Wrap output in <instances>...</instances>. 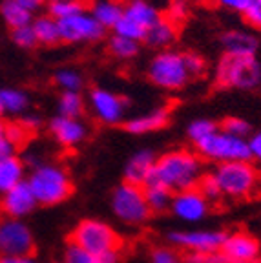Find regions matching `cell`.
<instances>
[{
	"instance_id": "6da1fadb",
	"label": "cell",
	"mask_w": 261,
	"mask_h": 263,
	"mask_svg": "<svg viewBox=\"0 0 261 263\" xmlns=\"http://www.w3.org/2000/svg\"><path fill=\"white\" fill-rule=\"evenodd\" d=\"M203 176L204 161L199 157V154L181 148L155 157L150 179L166 186L170 192H181V190L196 189Z\"/></svg>"
},
{
	"instance_id": "7a4b0ae2",
	"label": "cell",
	"mask_w": 261,
	"mask_h": 263,
	"mask_svg": "<svg viewBox=\"0 0 261 263\" xmlns=\"http://www.w3.org/2000/svg\"><path fill=\"white\" fill-rule=\"evenodd\" d=\"M217 181L223 199H252L261 194V172L252 161L219 163L210 172Z\"/></svg>"
},
{
	"instance_id": "3957f363",
	"label": "cell",
	"mask_w": 261,
	"mask_h": 263,
	"mask_svg": "<svg viewBox=\"0 0 261 263\" xmlns=\"http://www.w3.org/2000/svg\"><path fill=\"white\" fill-rule=\"evenodd\" d=\"M26 183L31 189L39 206L61 205L73 194V181L68 170L57 163H42L31 168Z\"/></svg>"
},
{
	"instance_id": "277c9868",
	"label": "cell",
	"mask_w": 261,
	"mask_h": 263,
	"mask_svg": "<svg viewBox=\"0 0 261 263\" xmlns=\"http://www.w3.org/2000/svg\"><path fill=\"white\" fill-rule=\"evenodd\" d=\"M214 81L217 86L229 90L250 91L261 84V62L252 57H234L223 55L214 68Z\"/></svg>"
},
{
	"instance_id": "5b68a950",
	"label": "cell",
	"mask_w": 261,
	"mask_h": 263,
	"mask_svg": "<svg viewBox=\"0 0 261 263\" xmlns=\"http://www.w3.org/2000/svg\"><path fill=\"white\" fill-rule=\"evenodd\" d=\"M69 243L95 256H108L119 254L123 239L110 223L95 218H86L73 227L69 234Z\"/></svg>"
},
{
	"instance_id": "8992f818",
	"label": "cell",
	"mask_w": 261,
	"mask_h": 263,
	"mask_svg": "<svg viewBox=\"0 0 261 263\" xmlns=\"http://www.w3.org/2000/svg\"><path fill=\"white\" fill-rule=\"evenodd\" d=\"M148 81L164 91H179L192 81L184 64V53L176 49H161L150 59L146 68Z\"/></svg>"
},
{
	"instance_id": "52a82bcc",
	"label": "cell",
	"mask_w": 261,
	"mask_h": 263,
	"mask_svg": "<svg viewBox=\"0 0 261 263\" xmlns=\"http://www.w3.org/2000/svg\"><path fill=\"white\" fill-rule=\"evenodd\" d=\"M110 209L115 218L126 227H141L152 218V210L146 205L143 186L132 185L126 181L114 189Z\"/></svg>"
},
{
	"instance_id": "ba28073f",
	"label": "cell",
	"mask_w": 261,
	"mask_h": 263,
	"mask_svg": "<svg viewBox=\"0 0 261 263\" xmlns=\"http://www.w3.org/2000/svg\"><path fill=\"white\" fill-rule=\"evenodd\" d=\"M196 146V152L201 159H207L210 163H232V161H250L249 144L243 137H236L229 132L217 128L208 137L199 141Z\"/></svg>"
},
{
	"instance_id": "9c48e42d",
	"label": "cell",
	"mask_w": 261,
	"mask_h": 263,
	"mask_svg": "<svg viewBox=\"0 0 261 263\" xmlns=\"http://www.w3.org/2000/svg\"><path fill=\"white\" fill-rule=\"evenodd\" d=\"M227 232L219 229H177L166 234V241L174 249L183 251L187 254H210L221 249Z\"/></svg>"
},
{
	"instance_id": "30bf717a",
	"label": "cell",
	"mask_w": 261,
	"mask_h": 263,
	"mask_svg": "<svg viewBox=\"0 0 261 263\" xmlns=\"http://www.w3.org/2000/svg\"><path fill=\"white\" fill-rule=\"evenodd\" d=\"M88 104H90L95 121L104 126L121 124L128 111V99L102 86H95L88 93Z\"/></svg>"
},
{
	"instance_id": "8fae6325",
	"label": "cell",
	"mask_w": 261,
	"mask_h": 263,
	"mask_svg": "<svg viewBox=\"0 0 261 263\" xmlns=\"http://www.w3.org/2000/svg\"><path fill=\"white\" fill-rule=\"evenodd\" d=\"M35 234L24 219H0V254L24 256L35 252Z\"/></svg>"
},
{
	"instance_id": "7c38bea8",
	"label": "cell",
	"mask_w": 261,
	"mask_h": 263,
	"mask_svg": "<svg viewBox=\"0 0 261 263\" xmlns=\"http://www.w3.org/2000/svg\"><path fill=\"white\" fill-rule=\"evenodd\" d=\"M57 22L59 31H61V42H64V44L99 42L106 33V29L94 18L90 9H84L81 13L66 16V18H61Z\"/></svg>"
},
{
	"instance_id": "4fadbf2b",
	"label": "cell",
	"mask_w": 261,
	"mask_h": 263,
	"mask_svg": "<svg viewBox=\"0 0 261 263\" xmlns=\"http://www.w3.org/2000/svg\"><path fill=\"white\" fill-rule=\"evenodd\" d=\"M212 203L199 192V189H188L174 192L170 203V214L184 225H197L208 218Z\"/></svg>"
},
{
	"instance_id": "5bb4252c",
	"label": "cell",
	"mask_w": 261,
	"mask_h": 263,
	"mask_svg": "<svg viewBox=\"0 0 261 263\" xmlns=\"http://www.w3.org/2000/svg\"><path fill=\"white\" fill-rule=\"evenodd\" d=\"M219 252L227 263H257L261 259V243L250 232L234 230L227 232Z\"/></svg>"
},
{
	"instance_id": "9a60e30c",
	"label": "cell",
	"mask_w": 261,
	"mask_h": 263,
	"mask_svg": "<svg viewBox=\"0 0 261 263\" xmlns=\"http://www.w3.org/2000/svg\"><path fill=\"white\" fill-rule=\"evenodd\" d=\"M37 199L26 181H22L21 185L13 186L11 190L0 196V212L4 218L24 219L31 216L37 210Z\"/></svg>"
},
{
	"instance_id": "2e32d148",
	"label": "cell",
	"mask_w": 261,
	"mask_h": 263,
	"mask_svg": "<svg viewBox=\"0 0 261 263\" xmlns=\"http://www.w3.org/2000/svg\"><path fill=\"white\" fill-rule=\"evenodd\" d=\"M49 134L64 148H77L82 144L90 134L88 124L82 117H64V115H55L48 124Z\"/></svg>"
},
{
	"instance_id": "e0dca14e",
	"label": "cell",
	"mask_w": 261,
	"mask_h": 263,
	"mask_svg": "<svg viewBox=\"0 0 261 263\" xmlns=\"http://www.w3.org/2000/svg\"><path fill=\"white\" fill-rule=\"evenodd\" d=\"M170 117H172L170 108L157 106L130 117L124 123V128H126V132L132 134V136H146V134H152V132L163 130L170 123Z\"/></svg>"
},
{
	"instance_id": "ac0fdd59",
	"label": "cell",
	"mask_w": 261,
	"mask_h": 263,
	"mask_svg": "<svg viewBox=\"0 0 261 263\" xmlns=\"http://www.w3.org/2000/svg\"><path fill=\"white\" fill-rule=\"evenodd\" d=\"M221 46L225 55L234 57H252L259 49V39L256 33L245 31V29H229L221 35Z\"/></svg>"
},
{
	"instance_id": "d6986e66",
	"label": "cell",
	"mask_w": 261,
	"mask_h": 263,
	"mask_svg": "<svg viewBox=\"0 0 261 263\" xmlns=\"http://www.w3.org/2000/svg\"><path fill=\"white\" fill-rule=\"evenodd\" d=\"M155 154L152 150H137L134 152L128 161L124 163V168H123V177L126 183H132V185H139L143 186L152 176V170H154V164H155Z\"/></svg>"
},
{
	"instance_id": "ffe728a7",
	"label": "cell",
	"mask_w": 261,
	"mask_h": 263,
	"mask_svg": "<svg viewBox=\"0 0 261 263\" xmlns=\"http://www.w3.org/2000/svg\"><path fill=\"white\" fill-rule=\"evenodd\" d=\"M177 41V26L174 22H170L166 16L161 15V18L155 22L154 26H150L144 35L143 42L152 49H170V46Z\"/></svg>"
},
{
	"instance_id": "44dd1931",
	"label": "cell",
	"mask_w": 261,
	"mask_h": 263,
	"mask_svg": "<svg viewBox=\"0 0 261 263\" xmlns=\"http://www.w3.org/2000/svg\"><path fill=\"white\" fill-rule=\"evenodd\" d=\"M28 177V166L18 154L0 161V196L11 190L13 186L21 185Z\"/></svg>"
},
{
	"instance_id": "7402d4cb",
	"label": "cell",
	"mask_w": 261,
	"mask_h": 263,
	"mask_svg": "<svg viewBox=\"0 0 261 263\" xmlns=\"http://www.w3.org/2000/svg\"><path fill=\"white\" fill-rule=\"evenodd\" d=\"M123 15L126 18H130L132 22H135L137 26H141L143 29H146V31L150 26H154L161 18L159 9L148 0H128L124 4Z\"/></svg>"
},
{
	"instance_id": "603a6c76",
	"label": "cell",
	"mask_w": 261,
	"mask_h": 263,
	"mask_svg": "<svg viewBox=\"0 0 261 263\" xmlns=\"http://www.w3.org/2000/svg\"><path fill=\"white\" fill-rule=\"evenodd\" d=\"M90 13L104 29H114L124 13V4L121 0H94Z\"/></svg>"
},
{
	"instance_id": "cb8c5ba5",
	"label": "cell",
	"mask_w": 261,
	"mask_h": 263,
	"mask_svg": "<svg viewBox=\"0 0 261 263\" xmlns=\"http://www.w3.org/2000/svg\"><path fill=\"white\" fill-rule=\"evenodd\" d=\"M143 192H144V199H146V205L152 210V214H163L170 209L174 192H170L161 183L152 179L146 181L143 185Z\"/></svg>"
},
{
	"instance_id": "d4e9b609",
	"label": "cell",
	"mask_w": 261,
	"mask_h": 263,
	"mask_svg": "<svg viewBox=\"0 0 261 263\" xmlns=\"http://www.w3.org/2000/svg\"><path fill=\"white\" fill-rule=\"evenodd\" d=\"M31 28L35 31V37L41 46H57L61 44V31H59V22L51 15L35 16L31 22Z\"/></svg>"
},
{
	"instance_id": "484cf974",
	"label": "cell",
	"mask_w": 261,
	"mask_h": 263,
	"mask_svg": "<svg viewBox=\"0 0 261 263\" xmlns=\"http://www.w3.org/2000/svg\"><path fill=\"white\" fill-rule=\"evenodd\" d=\"M33 15H35V13L28 11V9L18 4L16 0H2V2H0V16H2V21H4V24L8 26L9 29L31 24L33 18H35Z\"/></svg>"
},
{
	"instance_id": "4316f807",
	"label": "cell",
	"mask_w": 261,
	"mask_h": 263,
	"mask_svg": "<svg viewBox=\"0 0 261 263\" xmlns=\"http://www.w3.org/2000/svg\"><path fill=\"white\" fill-rule=\"evenodd\" d=\"M0 103L4 108V114L9 115H24L29 108V95L28 91L21 88H0Z\"/></svg>"
},
{
	"instance_id": "83f0119b",
	"label": "cell",
	"mask_w": 261,
	"mask_h": 263,
	"mask_svg": "<svg viewBox=\"0 0 261 263\" xmlns=\"http://www.w3.org/2000/svg\"><path fill=\"white\" fill-rule=\"evenodd\" d=\"M141 42L132 41V39L121 37V35H111L108 39V51L115 61H132L139 55Z\"/></svg>"
},
{
	"instance_id": "f1b7e54d",
	"label": "cell",
	"mask_w": 261,
	"mask_h": 263,
	"mask_svg": "<svg viewBox=\"0 0 261 263\" xmlns=\"http://www.w3.org/2000/svg\"><path fill=\"white\" fill-rule=\"evenodd\" d=\"M86 110V99L81 91H61L57 99V114L64 117H82Z\"/></svg>"
},
{
	"instance_id": "f546056e",
	"label": "cell",
	"mask_w": 261,
	"mask_h": 263,
	"mask_svg": "<svg viewBox=\"0 0 261 263\" xmlns=\"http://www.w3.org/2000/svg\"><path fill=\"white\" fill-rule=\"evenodd\" d=\"M62 259L66 263H119V254L95 256L91 252L81 249V247L73 245V243H68Z\"/></svg>"
},
{
	"instance_id": "4dcf8cb0",
	"label": "cell",
	"mask_w": 261,
	"mask_h": 263,
	"mask_svg": "<svg viewBox=\"0 0 261 263\" xmlns=\"http://www.w3.org/2000/svg\"><path fill=\"white\" fill-rule=\"evenodd\" d=\"M53 81L57 84V88H61L62 91H81L84 86V77L79 70L75 68H61L55 71Z\"/></svg>"
},
{
	"instance_id": "1f68e13d",
	"label": "cell",
	"mask_w": 261,
	"mask_h": 263,
	"mask_svg": "<svg viewBox=\"0 0 261 263\" xmlns=\"http://www.w3.org/2000/svg\"><path fill=\"white\" fill-rule=\"evenodd\" d=\"M217 123L212 119H207V117H199V119H194L192 123H188L187 126V137L192 141V144H197L199 141H203L204 137H208L212 132L217 130Z\"/></svg>"
},
{
	"instance_id": "d6a6232c",
	"label": "cell",
	"mask_w": 261,
	"mask_h": 263,
	"mask_svg": "<svg viewBox=\"0 0 261 263\" xmlns=\"http://www.w3.org/2000/svg\"><path fill=\"white\" fill-rule=\"evenodd\" d=\"M86 6L82 0H69V2H48V15L61 21L66 16H71L75 13L84 11Z\"/></svg>"
},
{
	"instance_id": "836d02e7",
	"label": "cell",
	"mask_w": 261,
	"mask_h": 263,
	"mask_svg": "<svg viewBox=\"0 0 261 263\" xmlns=\"http://www.w3.org/2000/svg\"><path fill=\"white\" fill-rule=\"evenodd\" d=\"M11 42L21 49H35L39 46L37 37H35V31H33L31 24L22 26V28H15L11 29Z\"/></svg>"
},
{
	"instance_id": "e575fe53",
	"label": "cell",
	"mask_w": 261,
	"mask_h": 263,
	"mask_svg": "<svg viewBox=\"0 0 261 263\" xmlns=\"http://www.w3.org/2000/svg\"><path fill=\"white\" fill-rule=\"evenodd\" d=\"M150 263H184V258L172 245H161L152 249Z\"/></svg>"
},
{
	"instance_id": "d590c367",
	"label": "cell",
	"mask_w": 261,
	"mask_h": 263,
	"mask_svg": "<svg viewBox=\"0 0 261 263\" xmlns=\"http://www.w3.org/2000/svg\"><path fill=\"white\" fill-rule=\"evenodd\" d=\"M197 189H199V192L203 194L212 205L214 203H219L221 199H223V194H221V190H219V185H217V181L214 179V176L210 172H204V176L201 177Z\"/></svg>"
},
{
	"instance_id": "8d00e7d4",
	"label": "cell",
	"mask_w": 261,
	"mask_h": 263,
	"mask_svg": "<svg viewBox=\"0 0 261 263\" xmlns=\"http://www.w3.org/2000/svg\"><path fill=\"white\" fill-rule=\"evenodd\" d=\"M219 128L236 137H243V139H247V137L250 136V132H252L250 123L243 119V117H227V119L221 123Z\"/></svg>"
},
{
	"instance_id": "74e56055",
	"label": "cell",
	"mask_w": 261,
	"mask_h": 263,
	"mask_svg": "<svg viewBox=\"0 0 261 263\" xmlns=\"http://www.w3.org/2000/svg\"><path fill=\"white\" fill-rule=\"evenodd\" d=\"M188 15H190V4H188V0H172L170 4H168L166 15L164 16L179 28V24H183V22L187 21Z\"/></svg>"
},
{
	"instance_id": "f35d334b",
	"label": "cell",
	"mask_w": 261,
	"mask_h": 263,
	"mask_svg": "<svg viewBox=\"0 0 261 263\" xmlns=\"http://www.w3.org/2000/svg\"><path fill=\"white\" fill-rule=\"evenodd\" d=\"M29 136H31V132L26 130V128L22 126L21 121H18V123H8V124H6V134H4V137L8 141H11L13 144H15L16 150H18V148H22L26 143H28Z\"/></svg>"
},
{
	"instance_id": "ab89813d",
	"label": "cell",
	"mask_w": 261,
	"mask_h": 263,
	"mask_svg": "<svg viewBox=\"0 0 261 263\" xmlns=\"http://www.w3.org/2000/svg\"><path fill=\"white\" fill-rule=\"evenodd\" d=\"M241 16L250 29L261 31V0H249V4L241 11Z\"/></svg>"
},
{
	"instance_id": "60d3db41",
	"label": "cell",
	"mask_w": 261,
	"mask_h": 263,
	"mask_svg": "<svg viewBox=\"0 0 261 263\" xmlns=\"http://www.w3.org/2000/svg\"><path fill=\"white\" fill-rule=\"evenodd\" d=\"M184 64H187V70L190 79H199L207 71V61L201 57L199 53H194V51H188L184 53Z\"/></svg>"
},
{
	"instance_id": "b9f144b4",
	"label": "cell",
	"mask_w": 261,
	"mask_h": 263,
	"mask_svg": "<svg viewBox=\"0 0 261 263\" xmlns=\"http://www.w3.org/2000/svg\"><path fill=\"white\" fill-rule=\"evenodd\" d=\"M247 144H249L250 161L261 164V130L250 132V136L247 137Z\"/></svg>"
},
{
	"instance_id": "7bdbcfd3",
	"label": "cell",
	"mask_w": 261,
	"mask_h": 263,
	"mask_svg": "<svg viewBox=\"0 0 261 263\" xmlns=\"http://www.w3.org/2000/svg\"><path fill=\"white\" fill-rule=\"evenodd\" d=\"M21 123L28 132H37L42 128L44 121H42V117L39 114H28V111H26V114L21 117Z\"/></svg>"
},
{
	"instance_id": "ee69618b",
	"label": "cell",
	"mask_w": 261,
	"mask_h": 263,
	"mask_svg": "<svg viewBox=\"0 0 261 263\" xmlns=\"http://www.w3.org/2000/svg\"><path fill=\"white\" fill-rule=\"evenodd\" d=\"M247 4H249V0H216V6L232 13H241Z\"/></svg>"
},
{
	"instance_id": "f6af8a7d",
	"label": "cell",
	"mask_w": 261,
	"mask_h": 263,
	"mask_svg": "<svg viewBox=\"0 0 261 263\" xmlns=\"http://www.w3.org/2000/svg\"><path fill=\"white\" fill-rule=\"evenodd\" d=\"M0 263H39L35 254H24V256H2L0 254Z\"/></svg>"
},
{
	"instance_id": "bcb514c9",
	"label": "cell",
	"mask_w": 261,
	"mask_h": 263,
	"mask_svg": "<svg viewBox=\"0 0 261 263\" xmlns=\"http://www.w3.org/2000/svg\"><path fill=\"white\" fill-rule=\"evenodd\" d=\"M16 154V148L11 141H8L6 137H0V161L6 159V157H11Z\"/></svg>"
},
{
	"instance_id": "7dc6e473",
	"label": "cell",
	"mask_w": 261,
	"mask_h": 263,
	"mask_svg": "<svg viewBox=\"0 0 261 263\" xmlns=\"http://www.w3.org/2000/svg\"><path fill=\"white\" fill-rule=\"evenodd\" d=\"M21 6H24L28 11H31V13H35V11H39V9L44 6V0H16Z\"/></svg>"
},
{
	"instance_id": "c3c4849f",
	"label": "cell",
	"mask_w": 261,
	"mask_h": 263,
	"mask_svg": "<svg viewBox=\"0 0 261 263\" xmlns=\"http://www.w3.org/2000/svg\"><path fill=\"white\" fill-rule=\"evenodd\" d=\"M6 121L2 119V117H0V137H4V134H6Z\"/></svg>"
},
{
	"instance_id": "681fc988",
	"label": "cell",
	"mask_w": 261,
	"mask_h": 263,
	"mask_svg": "<svg viewBox=\"0 0 261 263\" xmlns=\"http://www.w3.org/2000/svg\"><path fill=\"white\" fill-rule=\"evenodd\" d=\"M48 263H66L64 259H51V261H48Z\"/></svg>"
},
{
	"instance_id": "f907efd6",
	"label": "cell",
	"mask_w": 261,
	"mask_h": 263,
	"mask_svg": "<svg viewBox=\"0 0 261 263\" xmlns=\"http://www.w3.org/2000/svg\"><path fill=\"white\" fill-rule=\"evenodd\" d=\"M204 4H216V0H203Z\"/></svg>"
},
{
	"instance_id": "816d5d0a",
	"label": "cell",
	"mask_w": 261,
	"mask_h": 263,
	"mask_svg": "<svg viewBox=\"0 0 261 263\" xmlns=\"http://www.w3.org/2000/svg\"><path fill=\"white\" fill-rule=\"evenodd\" d=\"M4 115V108H2V103H0V117Z\"/></svg>"
},
{
	"instance_id": "f5cc1de1",
	"label": "cell",
	"mask_w": 261,
	"mask_h": 263,
	"mask_svg": "<svg viewBox=\"0 0 261 263\" xmlns=\"http://www.w3.org/2000/svg\"><path fill=\"white\" fill-rule=\"evenodd\" d=\"M48 2H69V0H48Z\"/></svg>"
}]
</instances>
